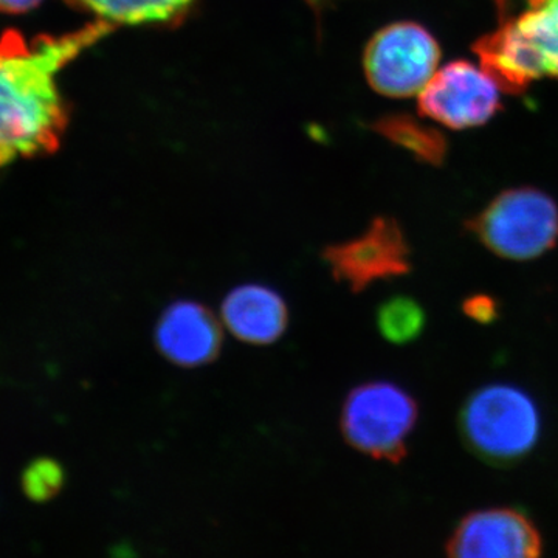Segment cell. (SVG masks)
I'll return each instance as SVG.
<instances>
[{
  "instance_id": "6da1fadb",
  "label": "cell",
  "mask_w": 558,
  "mask_h": 558,
  "mask_svg": "<svg viewBox=\"0 0 558 558\" xmlns=\"http://www.w3.org/2000/svg\"><path fill=\"white\" fill-rule=\"evenodd\" d=\"M110 31L98 21L60 36H0V168L60 148L69 112L58 76Z\"/></svg>"
},
{
  "instance_id": "7a4b0ae2",
  "label": "cell",
  "mask_w": 558,
  "mask_h": 558,
  "mask_svg": "<svg viewBox=\"0 0 558 558\" xmlns=\"http://www.w3.org/2000/svg\"><path fill=\"white\" fill-rule=\"evenodd\" d=\"M462 442L476 458L508 468L527 458L542 438L537 402L512 384H490L469 396L459 411Z\"/></svg>"
},
{
  "instance_id": "3957f363",
  "label": "cell",
  "mask_w": 558,
  "mask_h": 558,
  "mask_svg": "<svg viewBox=\"0 0 558 558\" xmlns=\"http://www.w3.org/2000/svg\"><path fill=\"white\" fill-rule=\"evenodd\" d=\"M481 65L508 92L543 78L558 80V0H527L475 44Z\"/></svg>"
},
{
  "instance_id": "277c9868",
  "label": "cell",
  "mask_w": 558,
  "mask_h": 558,
  "mask_svg": "<svg viewBox=\"0 0 558 558\" xmlns=\"http://www.w3.org/2000/svg\"><path fill=\"white\" fill-rule=\"evenodd\" d=\"M468 227L498 258L534 260L558 245V205L539 190H508L470 220Z\"/></svg>"
},
{
  "instance_id": "5b68a950",
  "label": "cell",
  "mask_w": 558,
  "mask_h": 558,
  "mask_svg": "<svg viewBox=\"0 0 558 558\" xmlns=\"http://www.w3.org/2000/svg\"><path fill=\"white\" fill-rule=\"evenodd\" d=\"M418 407L407 389L388 380L359 385L341 411V432L360 453L399 464L409 454Z\"/></svg>"
},
{
  "instance_id": "8992f818",
  "label": "cell",
  "mask_w": 558,
  "mask_h": 558,
  "mask_svg": "<svg viewBox=\"0 0 558 558\" xmlns=\"http://www.w3.org/2000/svg\"><path fill=\"white\" fill-rule=\"evenodd\" d=\"M435 36L414 22H398L373 36L363 54V70L374 90L388 98L418 97L438 70Z\"/></svg>"
},
{
  "instance_id": "52a82bcc",
  "label": "cell",
  "mask_w": 558,
  "mask_h": 558,
  "mask_svg": "<svg viewBox=\"0 0 558 558\" xmlns=\"http://www.w3.org/2000/svg\"><path fill=\"white\" fill-rule=\"evenodd\" d=\"M501 89L483 65L453 61L436 70L418 94V109L450 130H469L487 123L497 113Z\"/></svg>"
},
{
  "instance_id": "ba28073f",
  "label": "cell",
  "mask_w": 558,
  "mask_h": 558,
  "mask_svg": "<svg viewBox=\"0 0 558 558\" xmlns=\"http://www.w3.org/2000/svg\"><path fill=\"white\" fill-rule=\"evenodd\" d=\"M332 277L360 293L384 279L411 271L410 245L396 220L380 218L365 234L325 252Z\"/></svg>"
},
{
  "instance_id": "9c48e42d",
  "label": "cell",
  "mask_w": 558,
  "mask_h": 558,
  "mask_svg": "<svg viewBox=\"0 0 558 558\" xmlns=\"http://www.w3.org/2000/svg\"><path fill=\"white\" fill-rule=\"evenodd\" d=\"M543 548L537 524L513 508L468 513L446 543L447 556L457 558H535Z\"/></svg>"
},
{
  "instance_id": "30bf717a",
  "label": "cell",
  "mask_w": 558,
  "mask_h": 558,
  "mask_svg": "<svg viewBox=\"0 0 558 558\" xmlns=\"http://www.w3.org/2000/svg\"><path fill=\"white\" fill-rule=\"evenodd\" d=\"M156 343L165 359L183 368H196L218 357L222 328L204 304L175 301L157 323Z\"/></svg>"
},
{
  "instance_id": "8fae6325",
  "label": "cell",
  "mask_w": 558,
  "mask_h": 558,
  "mask_svg": "<svg viewBox=\"0 0 558 558\" xmlns=\"http://www.w3.org/2000/svg\"><path fill=\"white\" fill-rule=\"evenodd\" d=\"M222 322L245 343L271 344L288 328V304L277 290L267 286H240L223 300Z\"/></svg>"
},
{
  "instance_id": "7c38bea8",
  "label": "cell",
  "mask_w": 558,
  "mask_h": 558,
  "mask_svg": "<svg viewBox=\"0 0 558 558\" xmlns=\"http://www.w3.org/2000/svg\"><path fill=\"white\" fill-rule=\"evenodd\" d=\"M109 25L163 24L178 20L193 0H69Z\"/></svg>"
},
{
  "instance_id": "4fadbf2b",
  "label": "cell",
  "mask_w": 558,
  "mask_h": 558,
  "mask_svg": "<svg viewBox=\"0 0 558 558\" xmlns=\"http://www.w3.org/2000/svg\"><path fill=\"white\" fill-rule=\"evenodd\" d=\"M427 325V314L418 301L398 295L385 301L377 312V328L392 344H409L417 340Z\"/></svg>"
},
{
  "instance_id": "5bb4252c",
  "label": "cell",
  "mask_w": 558,
  "mask_h": 558,
  "mask_svg": "<svg viewBox=\"0 0 558 558\" xmlns=\"http://www.w3.org/2000/svg\"><path fill=\"white\" fill-rule=\"evenodd\" d=\"M65 473L60 462L50 458L35 459L22 473L25 497L35 502L50 501L64 487Z\"/></svg>"
},
{
  "instance_id": "9a60e30c",
  "label": "cell",
  "mask_w": 558,
  "mask_h": 558,
  "mask_svg": "<svg viewBox=\"0 0 558 558\" xmlns=\"http://www.w3.org/2000/svg\"><path fill=\"white\" fill-rule=\"evenodd\" d=\"M461 310L465 317L480 325H492L501 314V306L495 296L488 293H473L462 301Z\"/></svg>"
},
{
  "instance_id": "2e32d148",
  "label": "cell",
  "mask_w": 558,
  "mask_h": 558,
  "mask_svg": "<svg viewBox=\"0 0 558 558\" xmlns=\"http://www.w3.org/2000/svg\"><path fill=\"white\" fill-rule=\"evenodd\" d=\"M40 3H43V0H0V13L11 14V16L31 13V11L38 9Z\"/></svg>"
}]
</instances>
